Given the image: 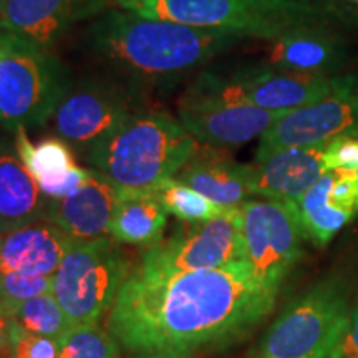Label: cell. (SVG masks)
I'll use <instances>...</instances> for the list:
<instances>
[{
	"mask_svg": "<svg viewBox=\"0 0 358 358\" xmlns=\"http://www.w3.org/2000/svg\"><path fill=\"white\" fill-rule=\"evenodd\" d=\"M277 297L245 262L181 272L138 262L106 315V329L124 358H199L248 338Z\"/></svg>",
	"mask_w": 358,
	"mask_h": 358,
	"instance_id": "1",
	"label": "cell"
},
{
	"mask_svg": "<svg viewBox=\"0 0 358 358\" xmlns=\"http://www.w3.org/2000/svg\"><path fill=\"white\" fill-rule=\"evenodd\" d=\"M87 38L93 50L134 77L169 82L206 65L243 37L113 8L92 22Z\"/></svg>",
	"mask_w": 358,
	"mask_h": 358,
	"instance_id": "2",
	"label": "cell"
},
{
	"mask_svg": "<svg viewBox=\"0 0 358 358\" xmlns=\"http://www.w3.org/2000/svg\"><path fill=\"white\" fill-rule=\"evenodd\" d=\"M198 145L178 118L164 111H138L83 156L123 189L155 191L176 178Z\"/></svg>",
	"mask_w": 358,
	"mask_h": 358,
	"instance_id": "3",
	"label": "cell"
},
{
	"mask_svg": "<svg viewBox=\"0 0 358 358\" xmlns=\"http://www.w3.org/2000/svg\"><path fill=\"white\" fill-rule=\"evenodd\" d=\"M113 3L143 19L271 40L299 27L319 25L332 13L313 0H113Z\"/></svg>",
	"mask_w": 358,
	"mask_h": 358,
	"instance_id": "4",
	"label": "cell"
},
{
	"mask_svg": "<svg viewBox=\"0 0 358 358\" xmlns=\"http://www.w3.org/2000/svg\"><path fill=\"white\" fill-rule=\"evenodd\" d=\"M350 308L345 279L317 282L279 313L252 358H330L345 332Z\"/></svg>",
	"mask_w": 358,
	"mask_h": 358,
	"instance_id": "5",
	"label": "cell"
},
{
	"mask_svg": "<svg viewBox=\"0 0 358 358\" xmlns=\"http://www.w3.org/2000/svg\"><path fill=\"white\" fill-rule=\"evenodd\" d=\"M64 69L45 48L0 30V124L15 133L52 120L66 92Z\"/></svg>",
	"mask_w": 358,
	"mask_h": 358,
	"instance_id": "6",
	"label": "cell"
},
{
	"mask_svg": "<svg viewBox=\"0 0 358 358\" xmlns=\"http://www.w3.org/2000/svg\"><path fill=\"white\" fill-rule=\"evenodd\" d=\"M131 268L122 244L110 236L75 241L53 274L52 294L71 325L100 324Z\"/></svg>",
	"mask_w": 358,
	"mask_h": 358,
	"instance_id": "7",
	"label": "cell"
},
{
	"mask_svg": "<svg viewBox=\"0 0 358 358\" xmlns=\"http://www.w3.org/2000/svg\"><path fill=\"white\" fill-rule=\"evenodd\" d=\"M287 111L249 105L227 77L203 75L178 103V120L199 145L229 150L262 136Z\"/></svg>",
	"mask_w": 358,
	"mask_h": 358,
	"instance_id": "8",
	"label": "cell"
},
{
	"mask_svg": "<svg viewBox=\"0 0 358 358\" xmlns=\"http://www.w3.org/2000/svg\"><path fill=\"white\" fill-rule=\"evenodd\" d=\"M244 262L256 279L279 294L307 239L294 203L249 199L239 206Z\"/></svg>",
	"mask_w": 358,
	"mask_h": 358,
	"instance_id": "9",
	"label": "cell"
},
{
	"mask_svg": "<svg viewBox=\"0 0 358 358\" xmlns=\"http://www.w3.org/2000/svg\"><path fill=\"white\" fill-rule=\"evenodd\" d=\"M244 262L241 211L232 208L203 222H182L168 239L146 249L140 264L163 271H206Z\"/></svg>",
	"mask_w": 358,
	"mask_h": 358,
	"instance_id": "10",
	"label": "cell"
},
{
	"mask_svg": "<svg viewBox=\"0 0 358 358\" xmlns=\"http://www.w3.org/2000/svg\"><path fill=\"white\" fill-rule=\"evenodd\" d=\"M338 136L358 138V77H337L324 100L287 111L261 136L256 159L285 148L327 145Z\"/></svg>",
	"mask_w": 358,
	"mask_h": 358,
	"instance_id": "11",
	"label": "cell"
},
{
	"mask_svg": "<svg viewBox=\"0 0 358 358\" xmlns=\"http://www.w3.org/2000/svg\"><path fill=\"white\" fill-rule=\"evenodd\" d=\"M138 103L127 90L90 82L69 90L52 116L53 129L71 150L87 153L138 113Z\"/></svg>",
	"mask_w": 358,
	"mask_h": 358,
	"instance_id": "12",
	"label": "cell"
},
{
	"mask_svg": "<svg viewBox=\"0 0 358 358\" xmlns=\"http://www.w3.org/2000/svg\"><path fill=\"white\" fill-rule=\"evenodd\" d=\"M294 204L307 241L327 245L358 214V171L329 169Z\"/></svg>",
	"mask_w": 358,
	"mask_h": 358,
	"instance_id": "13",
	"label": "cell"
},
{
	"mask_svg": "<svg viewBox=\"0 0 358 358\" xmlns=\"http://www.w3.org/2000/svg\"><path fill=\"white\" fill-rule=\"evenodd\" d=\"M244 101L272 111H292L324 100L335 90L337 77L282 71L272 66H254L231 75Z\"/></svg>",
	"mask_w": 358,
	"mask_h": 358,
	"instance_id": "14",
	"label": "cell"
},
{
	"mask_svg": "<svg viewBox=\"0 0 358 358\" xmlns=\"http://www.w3.org/2000/svg\"><path fill=\"white\" fill-rule=\"evenodd\" d=\"M106 0H7L0 7V30L47 50L75 22L100 13Z\"/></svg>",
	"mask_w": 358,
	"mask_h": 358,
	"instance_id": "15",
	"label": "cell"
},
{
	"mask_svg": "<svg viewBox=\"0 0 358 358\" xmlns=\"http://www.w3.org/2000/svg\"><path fill=\"white\" fill-rule=\"evenodd\" d=\"M120 196L122 187L92 168L90 178L78 189L62 199H48L47 221L77 241L106 237Z\"/></svg>",
	"mask_w": 358,
	"mask_h": 358,
	"instance_id": "16",
	"label": "cell"
},
{
	"mask_svg": "<svg viewBox=\"0 0 358 358\" xmlns=\"http://www.w3.org/2000/svg\"><path fill=\"white\" fill-rule=\"evenodd\" d=\"M252 164L237 163L226 150L198 145L176 178L222 208H239L254 194Z\"/></svg>",
	"mask_w": 358,
	"mask_h": 358,
	"instance_id": "17",
	"label": "cell"
},
{
	"mask_svg": "<svg viewBox=\"0 0 358 358\" xmlns=\"http://www.w3.org/2000/svg\"><path fill=\"white\" fill-rule=\"evenodd\" d=\"M325 146L285 148L254 161V194L297 203L327 171Z\"/></svg>",
	"mask_w": 358,
	"mask_h": 358,
	"instance_id": "18",
	"label": "cell"
},
{
	"mask_svg": "<svg viewBox=\"0 0 358 358\" xmlns=\"http://www.w3.org/2000/svg\"><path fill=\"white\" fill-rule=\"evenodd\" d=\"M75 241L47 219L3 232L0 234V272L52 277Z\"/></svg>",
	"mask_w": 358,
	"mask_h": 358,
	"instance_id": "19",
	"label": "cell"
},
{
	"mask_svg": "<svg viewBox=\"0 0 358 358\" xmlns=\"http://www.w3.org/2000/svg\"><path fill=\"white\" fill-rule=\"evenodd\" d=\"M17 155L48 199H62L78 189L90 178L92 168H82L73 150L58 136L34 143L25 128L15 131Z\"/></svg>",
	"mask_w": 358,
	"mask_h": 358,
	"instance_id": "20",
	"label": "cell"
},
{
	"mask_svg": "<svg viewBox=\"0 0 358 358\" xmlns=\"http://www.w3.org/2000/svg\"><path fill=\"white\" fill-rule=\"evenodd\" d=\"M345 55L338 37L322 25H307L272 40L267 64L282 71L329 75L342 69Z\"/></svg>",
	"mask_w": 358,
	"mask_h": 358,
	"instance_id": "21",
	"label": "cell"
},
{
	"mask_svg": "<svg viewBox=\"0 0 358 358\" xmlns=\"http://www.w3.org/2000/svg\"><path fill=\"white\" fill-rule=\"evenodd\" d=\"M47 203L15 146L0 143V234L47 219Z\"/></svg>",
	"mask_w": 358,
	"mask_h": 358,
	"instance_id": "22",
	"label": "cell"
},
{
	"mask_svg": "<svg viewBox=\"0 0 358 358\" xmlns=\"http://www.w3.org/2000/svg\"><path fill=\"white\" fill-rule=\"evenodd\" d=\"M168 213L153 191L123 189L113 213L110 237L118 244L150 249L164 239Z\"/></svg>",
	"mask_w": 358,
	"mask_h": 358,
	"instance_id": "23",
	"label": "cell"
},
{
	"mask_svg": "<svg viewBox=\"0 0 358 358\" xmlns=\"http://www.w3.org/2000/svg\"><path fill=\"white\" fill-rule=\"evenodd\" d=\"M30 334L62 340L71 329V322L52 292L38 295L24 302H15L0 308Z\"/></svg>",
	"mask_w": 358,
	"mask_h": 358,
	"instance_id": "24",
	"label": "cell"
},
{
	"mask_svg": "<svg viewBox=\"0 0 358 358\" xmlns=\"http://www.w3.org/2000/svg\"><path fill=\"white\" fill-rule=\"evenodd\" d=\"M153 192L158 196L166 213L181 222L211 221V219L222 216L224 213L232 209L213 203L211 199L181 182L178 178L168 179L156 187Z\"/></svg>",
	"mask_w": 358,
	"mask_h": 358,
	"instance_id": "25",
	"label": "cell"
},
{
	"mask_svg": "<svg viewBox=\"0 0 358 358\" xmlns=\"http://www.w3.org/2000/svg\"><path fill=\"white\" fill-rule=\"evenodd\" d=\"M60 358H124L108 329L100 324L73 325L60 340Z\"/></svg>",
	"mask_w": 358,
	"mask_h": 358,
	"instance_id": "26",
	"label": "cell"
},
{
	"mask_svg": "<svg viewBox=\"0 0 358 358\" xmlns=\"http://www.w3.org/2000/svg\"><path fill=\"white\" fill-rule=\"evenodd\" d=\"M53 275H37L27 272H0V308L15 302H24L52 292Z\"/></svg>",
	"mask_w": 358,
	"mask_h": 358,
	"instance_id": "27",
	"label": "cell"
},
{
	"mask_svg": "<svg viewBox=\"0 0 358 358\" xmlns=\"http://www.w3.org/2000/svg\"><path fill=\"white\" fill-rule=\"evenodd\" d=\"M12 358H60V340L25 332L17 325Z\"/></svg>",
	"mask_w": 358,
	"mask_h": 358,
	"instance_id": "28",
	"label": "cell"
},
{
	"mask_svg": "<svg viewBox=\"0 0 358 358\" xmlns=\"http://www.w3.org/2000/svg\"><path fill=\"white\" fill-rule=\"evenodd\" d=\"M325 164L329 169H357L358 171V138L338 136L327 143Z\"/></svg>",
	"mask_w": 358,
	"mask_h": 358,
	"instance_id": "29",
	"label": "cell"
},
{
	"mask_svg": "<svg viewBox=\"0 0 358 358\" xmlns=\"http://www.w3.org/2000/svg\"><path fill=\"white\" fill-rule=\"evenodd\" d=\"M330 358H358V294L352 302L345 332Z\"/></svg>",
	"mask_w": 358,
	"mask_h": 358,
	"instance_id": "30",
	"label": "cell"
},
{
	"mask_svg": "<svg viewBox=\"0 0 358 358\" xmlns=\"http://www.w3.org/2000/svg\"><path fill=\"white\" fill-rule=\"evenodd\" d=\"M15 327V322L0 310V358H12Z\"/></svg>",
	"mask_w": 358,
	"mask_h": 358,
	"instance_id": "31",
	"label": "cell"
},
{
	"mask_svg": "<svg viewBox=\"0 0 358 358\" xmlns=\"http://www.w3.org/2000/svg\"><path fill=\"white\" fill-rule=\"evenodd\" d=\"M6 2H7V0H0V7H2Z\"/></svg>",
	"mask_w": 358,
	"mask_h": 358,
	"instance_id": "32",
	"label": "cell"
},
{
	"mask_svg": "<svg viewBox=\"0 0 358 358\" xmlns=\"http://www.w3.org/2000/svg\"><path fill=\"white\" fill-rule=\"evenodd\" d=\"M355 2H358V0H355Z\"/></svg>",
	"mask_w": 358,
	"mask_h": 358,
	"instance_id": "33",
	"label": "cell"
}]
</instances>
